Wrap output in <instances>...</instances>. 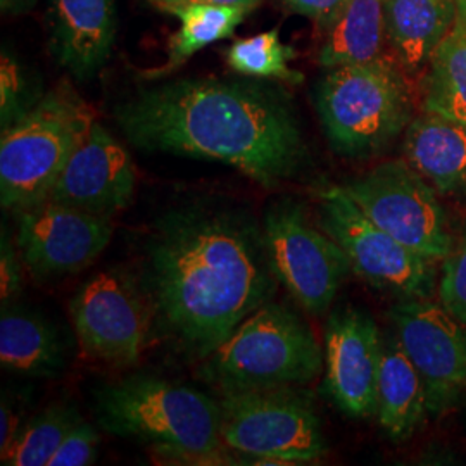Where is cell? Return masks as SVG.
<instances>
[{
  "label": "cell",
  "instance_id": "1",
  "mask_svg": "<svg viewBox=\"0 0 466 466\" xmlns=\"http://www.w3.org/2000/svg\"><path fill=\"white\" fill-rule=\"evenodd\" d=\"M147 279L161 329L200 361L271 300L279 282L263 225L242 209L215 206L159 219L147 242Z\"/></svg>",
  "mask_w": 466,
  "mask_h": 466
},
{
  "label": "cell",
  "instance_id": "2",
  "mask_svg": "<svg viewBox=\"0 0 466 466\" xmlns=\"http://www.w3.org/2000/svg\"><path fill=\"white\" fill-rule=\"evenodd\" d=\"M115 121L137 149L218 161L268 188L296 177L308 157L294 102L263 78L144 86L117 104Z\"/></svg>",
  "mask_w": 466,
  "mask_h": 466
},
{
  "label": "cell",
  "instance_id": "3",
  "mask_svg": "<svg viewBox=\"0 0 466 466\" xmlns=\"http://www.w3.org/2000/svg\"><path fill=\"white\" fill-rule=\"evenodd\" d=\"M106 432L138 439L157 456L182 465H238L221 439L219 400L184 383L134 375L96 390Z\"/></svg>",
  "mask_w": 466,
  "mask_h": 466
},
{
  "label": "cell",
  "instance_id": "4",
  "mask_svg": "<svg viewBox=\"0 0 466 466\" xmlns=\"http://www.w3.org/2000/svg\"><path fill=\"white\" fill-rule=\"evenodd\" d=\"M323 363L311 327L289 306L267 302L202 360L200 377L221 394L294 387L313 382Z\"/></svg>",
  "mask_w": 466,
  "mask_h": 466
},
{
  "label": "cell",
  "instance_id": "5",
  "mask_svg": "<svg viewBox=\"0 0 466 466\" xmlns=\"http://www.w3.org/2000/svg\"><path fill=\"white\" fill-rule=\"evenodd\" d=\"M315 107L332 149L350 159L379 154L415 119L406 76L385 57L327 69Z\"/></svg>",
  "mask_w": 466,
  "mask_h": 466
},
{
  "label": "cell",
  "instance_id": "6",
  "mask_svg": "<svg viewBox=\"0 0 466 466\" xmlns=\"http://www.w3.org/2000/svg\"><path fill=\"white\" fill-rule=\"evenodd\" d=\"M92 109L69 86L44 96L0 138V202L23 211L49 198L92 123Z\"/></svg>",
  "mask_w": 466,
  "mask_h": 466
},
{
  "label": "cell",
  "instance_id": "7",
  "mask_svg": "<svg viewBox=\"0 0 466 466\" xmlns=\"http://www.w3.org/2000/svg\"><path fill=\"white\" fill-rule=\"evenodd\" d=\"M221 439L250 465H300L321 458L325 437L311 400L292 387L221 394Z\"/></svg>",
  "mask_w": 466,
  "mask_h": 466
},
{
  "label": "cell",
  "instance_id": "8",
  "mask_svg": "<svg viewBox=\"0 0 466 466\" xmlns=\"http://www.w3.org/2000/svg\"><path fill=\"white\" fill-rule=\"evenodd\" d=\"M269 265L302 309L323 315L350 273L344 249L294 200L271 204L263 219Z\"/></svg>",
  "mask_w": 466,
  "mask_h": 466
},
{
  "label": "cell",
  "instance_id": "9",
  "mask_svg": "<svg viewBox=\"0 0 466 466\" xmlns=\"http://www.w3.org/2000/svg\"><path fill=\"white\" fill-rule=\"evenodd\" d=\"M375 225L431 261H442L452 238L437 190L406 159L387 161L340 185Z\"/></svg>",
  "mask_w": 466,
  "mask_h": 466
},
{
  "label": "cell",
  "instance_id": "10",
  "mask_svg": "<svg viewBox=\"0 0 466 466\" xmlns=\"http://www.w3.org/2000/svg\"><path fill=\"white\" fill-rule=\"evenodd\" d=\"M319 227L350 258L365 282L404 298H427L433 289V261L420 256L375 225L339 187L319 192Z\"/></svg>",
  "mask_w": 466,
  "mask_h": 466
},
{
  "label": "cell",
  "instance_id": "11",
  "mask_svg": "<svg viewBox=\"0 0 466 466\" xmlns=\"http://www.w3.org/2000/svg\"><path fill=\"white\" fill-rule=\"evenodd\" d=\"M396 337L418 370L429 415L450 411L466 392V327L427 298H406L390 311Z\"/></svg>",
  "mask_w": 466,
  "mask_h": 466
},
{
  "label": "cell",
  "instance_id": "12",
  "mask_svg": "<svg viewBox=\"0 0 466 466\" xmlns=\"http://www.w3.org/2000/svg\"><path fill=\"white\" fill-rule=\"evenodd\" d=\"M73 327L85 354L128 367L140 358L149 332V308L134 280L121 271L94 275L69 302Z\"/></svg>",
  "mask_w": 466,
  "mask_h": 466
},
{
  "label": "cell",
  "instance_id": "13",
  "mask_svg": "<svg viewBox=\"0 0 466 466\" xmlns=\"http://www.w3.org/2000/svg\"><path fill=\"white\" fill-rule=\"evenodd\" d=\"M111 237V218L54 200L17 211V249L35 279H57L82 271L109 246Z\"/></svg>",
  "mask_w": 466,
  "mask_h": 466
},
{
  "label": "cell",
  "instance_id": "14",
  "mask_svg": "<svg viewBox=\"0 0 466 466\" xmlns=\"http://www.w3.org/2000/svg\"><path fill=\"white\" fill-rule=\"evenodd\" d=\"M137 171L132 156L94 121L67 159L49 198L99 217H113L134 199Z\"/></svg>",
  "mask_w": 466,
  "mask_h": 466
},
{
  "label": "cell",
  "instance_id": "15",
  "mask_svg": "<svg viewBox=\"0 0 466 466\" xmlns=\"http://www.w3.org/2000/svg\"><path fill=\"white\" fill-rule=\"evenodd\" d=\"M382 340L375 319L358 308L337 309L325 330V385L333 402L352 418L377 415Z\"/></svg>",
  "mask_w": 466,
  "mask_h": 466
},
{
  "label": "cell",
  "instance_id": "16",
  "mask_svg": "<svg viewBox=\"0 0 466 466\" xmlns=\"http://www.w3.org/2000/svg\"><path fill=\"white\" fill-rule=\"evenodd\" d=\"M52 56L76 80H90L106 66L115 36V0H49Z\"/></svg>",
  "mask_w": 466,
  "mask_h": 466
},
{
  "label": "cell",
  "instance_id": "17",
  "mask_svg": "<svg viewBox=\"0 0 466 466\" xmlns=\"http://www.w3.org/2000/svg\"><path fill=\"white\" fill-rule=\"evenodd\" d=\"M404 159L439 194L466 196V125L425 113L410 123Z\"/></svg>",
  "mask_w": 466,
  "mask_h": 466
},
{
  "label": "cell",
  "instance_id": "18",
  "mask_svg": "<svg viewBox=\"0 0 466 466\" xmlns=\"http://www.w3.org/2000/svg\"><path fill=\"white\" fill-rule=\"evenodd\" d=\"M319 28V66L330 69L377 61L389 42L385 0H344Z\"/></svg>",
  "mask_w": 466,
  "mask_h": 466
},
{
  "label": "cell",
  "instance_id": "19",
  "mask_svg": "<svg viewBox=\"0 0 466 466\" xmlns=\"http://www.w3.org/2000/svg\"><path fill=\"white\" fill-rule=\"evenodd\" d=\"M429 415L425 385L398 337L382 346L377 383V418L392 441L408 439Z\"/></svg>",
  "mask_w": 466,
  "mask_h": 466
},
{
  "label": "cell",
  "instance_id": "20",
  "mask_svg": "<svg viewBox=\"0 0 466 466\" xmlns=\"http://www.w3.org/2000/svg\"><path fill=\"white\" fill-rule=\"evenodd\" d=\"M66 344L46 318L21 308H2L0 363L30 377H54L66 365Z\"/></svg>",
  "mask_w": 466,
  "mask_h": 466
},
{
  "label": "cell",
  "instance_id": "21",
  "mask_svg": "<svg viewBox=\"0 0 466 466\" xmlns=\"http://www.w3.org/2000/svg\"><path fill=\"white\" fill-rule=\"evenodd\" d=\"M385 9L389 44L400 66L417 73L450 32L456 0H385Z\"/></svg>",
  "mask_w": 466,
  "mask_h": 466
},
{
  "label": "cell",
  "instance_id": "22",
  "mask_svg": "<svg viewBox=\"0 0 466 466\" xmlns=\"http://www.w3.org/2000/svg\"><path fill=\"white\" fill-rule=\"evenodd\" d=\"M423 109L466 125V0H456L452 26L429 63Z\"/></svg>",
  "mask_w": 466,
  "mask_h": 466
},
{
  "label": "cell",
  "instance_id": "23",
  "mask_svg": "<svg viewBox=\"0 0 466 466\" xmlns=\"http://www.w3.org/2000/svg\"><path fill=\"white\" fill-rule=\"evenodd\" d=\"M167 13L180 19V30L173 35L169 42L167 65L147 75L152 78L167 75L175 67L184 65L196 52L223 38H228L249 15L250 9L237 5L190 4L173 7Z\"/></svg>",
  "mask_w": 466,
  "mask_h": 466
},
{
  "label": "cell",
  "instance_id": "24",
  "mask_svg": "<svg viewBox=\"0 0 466 466\" xmlns=\"http://www.w3.org/2000/svg\"><path fill=\"white\" fill-rule=\"evenodd\" d=\"M84 418L66 404H54L25 423L11 446L0 454L9 466H49L69 431Z\"/></svg>",
  "mask_w": 466,
  "mask_h": 466
},
{
  "label": "cell",
  "instance_id": "25",
  "mask_svg": "<svg viewBox=\"0 0 466 466\" xmlns=\"http://www.w3.org/2000/svg\"><path fill=\"white\" fill-rule=\"evenodd\" d=\"M294 57L296 52L283 44L279 30L237 40L228 50V65L244 76L298 84L302 76L289 66Z\"/></svg>",
  "mask_w": 466,
  "mask_h": 466
},
{
  "label": "cell",
  "instance_id": "26",
  "mask_svg": "<svg viewBox=\"0 0 466 466\" xmlns=\"http://www.w3.org/2000/svg\"><path fill=\"white\" fill-rule=\"evenodd\" d=\"M439 296L442 306L466 327V235L442 259Z\"/></svg>",
  "mask_w": 466,
  "mask_h": 466
},
{
  "label": "cell",
  "instance_id": "27",
  "mask_svg": "<svg viewBox=\"0 0 466 466\" xmlns=\"http://www.w3.org/2000/svg\"><path fill=\"white\" fill-rule=\"evenodd\" d=\"M38 100H30L25 76L13 57L2 54L0 69V125L2 130L13 127Z\"/></svg>",
  "mask_w": 466,
  "mask_h": 466
},
{
  "label": "cell",
  "instance_id": "28",
  "mask_svg": "<svg viewBox=\"0 0 466 466\" xmlns=\"http://www.w3.org/2000/svg\"><path fill=\"white\" fill-rule=\"evenodd\" d=\"M99 442V433L82 420L65 437L56 454L52 456L49 466L92 465L97 458Z\"/></svg>",
  "mask_w": 466,
  "mask_h": 466
},
{
  "label": "cell",
  "instance_id": "29",
  "mask_svg": "<svg viewBox=\"0 0 466 466\" xmlns=\"http://www.w3.org/2000/svg\"><path fill=\"white\" fill-rule=\"evenodd\" d=\"M17 244L13 242L11 235L2 228L0 240V298L2 302L11 300L23 285V258L17 252Z\"/></svg>",
  "mask_w": 466,
  "mask_h": 466
},
{
  "label": "cell",
  "instance_id": "30",
  "mask_svg": "<svg viewBox=\"0 0 466 466\" xmlns=\"http://www.w3.org/2000/svg\"><path fill=\"white\" fill-rule=\"evenodd\" d=\"M280 2L292 13L317 21L319 26L325 25L344 4V0H280Z\"/></svg>",
  "mask_w": 466,
  "mask_h": 466
},
{
  "label": "cell",
  "instance_id": "31",
  "mask_svg": "<svg viewBox=\"0 0 466 466\" xmlns=\"http://www.w3.org/2000/svg\"><path fill=\"white\" fill-rule=\"evenodd\" d=\"M21 420L19 415L15 411L13 404L7 400H2V408H0V454L11 446V442L15 441L19 429H21Z\"/></svg>",
  "mask_w": 466,
  "mask_h": 466
},
{
  "label": "cell",
  "instance_id": "32",
  "mask_svg": "<svg viewBox=\"0 0 466 466\" xmlns=\"http://www.w3.org/2000/svg\"><path fill=\"white\" fill-rule=\"evenodd\" d=\"M161 9L169 11L173 7H182V5H190V4H209V5H237V7H246V9H254L261 0H150Z\"/></svg>",
  "mask_w": 466,
  "mask_h": 466
},
{
  "label": "cell",
  "instance_id": "33",
  "mask_svg": "<svg viewBox=\"0 0 466 466\" xmlns=\"http://www.w3.org/2000/svg\"><path fill=\"white\" fill-rule=\"evenodd\" d=\"M35 0H0L4 13H23L34 5Z\"/></svg>",
  "mask_w": 466,
  "mask_h": 466
}]
</instances>
